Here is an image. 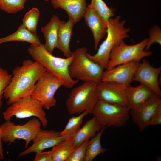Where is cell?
Returning a JSON list of instances; mask_svg holds the SVG:
<instances>
[{
    "instance_id": "1",
    "label": "cell",
    "mask_w": 161,
    "mask_h": 161,
    "mask_svg": "<svg viewBox=\"0 0 161 161\" xmlns=\"http://www.w3.org/2000/svg\"><path fill=\"white\" fill-rule=\"evenodd\" d=\"M46 69L39 62L28 59L22 65L12 71L11 81L5 89L3 96L10 105L24 97L31 96L35 83Z\"/></svg>"
},
{
    "instance_id": "2",
    "label": "cell",
    "mask_w": 161,
    "mask_h": 161,
    "mask_svg": "<svg viewBox=\"0 0 161 161\" xmlns=\"http://www.w3.org/2000/svg\"><path fill=\"white\" fill-rule=\"evenodd\" d=\"M27 51L34 60L39 62L46 71L60 80L66 88H72L78 82V80H74L70 77L69 72V66L73 57V52L68 58L56 57L48 52L41 43L37 46L31 44Z\"/></svg>"
},
{
    "instance_id": "3",
    "label": "cell",
    "mask_w": 161,
    "mask_h": 161,
    "mask_svg": "<svg viewBox=\"0 0 161 161\" xmlns=\"http://www.w3.org/2000/svg\"><path fill=\"white\" fill-rule=\"evenodd\" d=\"M120 19L121 16L119 15L110 18L106 24V37L100 46L97 52L94 55L86 53L88 58L104 69H106L112 48L121 41L129 37L128 33L130 28L124 27L126 20L121 21Z\"/></svg>"
},
{
    "instance_id": "4",
    "label": "cell",
    "mask_w": 161,
    "mask_h": 161,
    "mask_svg": "<svg viewBox=\"0 0 161 161\" xmlns=\"http://www.w3.org/2000/svg\"><path fill=\"white\" fill-rule=\"evenodd\" d=\"M98 84L92 81H85L81 85L73 88L66 100V105L70 114H80L85 111L92 114L98 100Z\"/></svg>"
},
{
    "instance_id": "5",
    "label": "cell",
    "mask_w": 161,
    "mask_h": 161,
    "mask_svg": "<svg viewBox=\"0 0 161 161\" xmlns=\"http://www.w3.org/2000/svg\"><path fill=\"white\" fill-rule=\"evenodd\" d=\"M73 52V59L69 68L70 77L78 80L100 83L104 69L87 57L86 48L81 47Z\"/></svg>"
},
{
    "instance_id": "6",
    "label": "cell",
    "mask_w": 161,
    "mask_h": 161,
    "mask_svg": "<svg viewBox=\"0 0 161 161\" xmlns=\"http://www.w3.org/2000/svg\"><path fill=\"white\" fill-rule=\"evenodd\" d=\"M130 109L127 106L98 100L92 114L102 127L125 126L130 117Z\"/></svg>"
},
{
    "instance_id": "7",
    "label": "cell",
    "mask_w": 161,
    "mask_h": 161,
    "mask_svg": "<svg viewBox=\"0 0 161 161\" xmlns=\"http://www.w3.org/2000/svg\"><path fill=\"white\" fill-rule=\"evenodd\" d=\"M148 41V38H145L136 44L129 45L123 40L121 41L112 50L106 69L133 61H140L143 58L151 56V51L145 50Z\"/></svg>"
},
{
    "instance_id": "8",
    "label": "cell",
    "mask_w": 161,
    "mask_h": 161,
    "mask_svg": "<svg viewBox=\"0 0 161 161\" xmlns=\"http://www.w3.org/2000/svg\"><path fill=\"white\" fill-rule=\"evenodd\" d=\"M41 125L40 120L35 117L22 125H16L10 120H6L0 125L1 140L5 143H11L16 139H23L25 142V148H27L41 129Z\"/></svg>"
},
{
    "instance_id": "9",
    "label": "cell",
    "mask_w": 161,
    "mask_h": 161,
    "mask_svg": "<svg viewBox=\"0 0 161 161\" xmlns=\"http://www.w3.org/2000/svg\"><path fill=\"white\" fill-rule=\"evenodd\" d=\"M43 108L39 103L29 96L12 103L2 114L4 119L6 121L10 120L13 116L16 119H20L36 117L44 128L47 125L48 121Z\"/></svg>"
},
{
    "instance_id": "10",
    "label": "cell",
    "mask_w": 161,
    "mask_h": 161,
    "mask_svg": "<svg viewBox=\"0 0 161 161\" xmlns=\"http://www.w3.org/2000/svg\"><path fill=\"white\" fill-rule=\"evenodd\" d=\"M61 81L47 71L40 77L35 84L31 97L48 110L56 105L55 93L61 86Z\"/></svg>"
},
{
    "instance_id": "11",
    "label": "cell",
    "mask_w": 161,
    "mask_h": 161,
    "mask_svg": "<svg viewBox=\"0 0 161 161\" xmlns=\"http://www.w3.org/2000/svg\"><path fill=\"white\" fill-rule=\"evenodd\" d=\"M160 97L154 94L138 107L130 110V115L133 121L140 131L150 126V123L153 117L161 109Z\"/></svg>"
},
{
    "instance_id": "12",
    "label": "cell",
    "mask_w": 161,
    "mask_h": 161,
    "mask_svg": "<svg viewBox=\"0 0 161 161\" xmlns=\"http://www.w3.org/2000/svg\"><path fill=\"white\" fill-rule=\"evenodd\" d=\"M161 72V67H154L149 61L143 59L136 71L133 81L139 82L146 85L155 95L161 97V90L158 80Z\"/></svg>"
},
{
    "instance_id": "13",
    "label": "cell",
    "mask_w": 161,
    "mask_h": 161,
    "mask_svg": "<svg viewBox=\"0 0 161 161\" xmlns=\"http://www.w3.org/2000/svg\"><path fill=\"white\" fill-rule=\"evenodd\" d=\"M140 61H133L106 69L103 73L101 82H109L128 85L133 81Z\"/></svg>"
},
{
    "instance_id": "14",
    "label": "cell",
    "mask_w": 161,
    "mask_h": 161,
    "mask_svg": "<svg viewBox=\"0 0 161 161\" xmlns=\"http://www.w3.org/2000/svg\"><path fill=\"white\" fill-rule=\"evenodd\" d=\"M128 86L112 82H101L97 86L98 100L128 106L126 94Z\"/></svg>"
},
{
    "instance_id": "15",
    "label": "cell",
    "mask_w": 161,
    "mask_h": 161,
    "mask_svg": "<svg viewBox=\"0 0 161 161\" xmlns=\"http://www.w3.org/2000/svg\"><path fill=\"white\" fill-rule=\"evenodd\" d=\"M59 132L53 130L41 129L32 140L33 144L26 150L20 152L18 157L25 156L31 153H37L53 147L58 143L66 140Z\"/></svg>"
},
{
    "instance_id": "16",
    "label": "cell",
    "mask_w": 161,
    "mask_h": 161,
    "mask_svg": "<svg viewBox=\"0 0 161 161\" xmlns=\"http://www.w3.org/2000/svg\"><path fill=\"white\" fill-rule=\"evenodd\" d=\"M83 17L86 24L92 32L94 41V49L97 50L100 41L106 35L107 26L89 4Z\"/></svg>"
},
{
    "instance_id": "17",
    "label": "cell",
    "mask_w": 161,
    "mask_h": 161,
    "mask_svg": "<svg viewBox=\"0 0 161 161\" xmlns=\"http://www.w3.org/2000/svg\"><path fill=\"white\" fill-rule=\"evenodd\" d=\"M50 0L54 8H60L65 11L75 24L83 17L87 7L86 0Z\"/></svg>"
},
{
    "instance_id": "18",
    "label": "cell",
    "mask_w": 161,
    "mask_h": 161,
    "mask_svg": "<svg viewBox=\"0 0 161 161\" xmlns=\"http://www.w3.org/2000/svg\"><path fill=\"white\" fill-rule=\"evenodd\" d=\"M126 94L127 106L131 110L142 104L155 94L148 86L140 84L136 87L132 86L130 84L127 86Z\"/></svg>"
},
{
    "instance_id": "19",
    "label": "cell",
    "mask_w": 161,
    "mask_h": 161,
    "mask_svg": "<svg viewBox=\"0 0 161 161\" xmlns=\"http://www.w3.org/2000/svg\"><path fill=\"white\" fill-rule=\"evenodd\" d=\"M62 22L56 15H52L49 21L41 30L43 33L45 42L44 45L46 49L52 54L56 48L58 41L59 28Z\"/></svg>"
},
{
    "instance_id": "20",
    "label": "cell",
    "mask_w": 161,
    "mask_h": 161,
    "mask_svg": "<svg viewBox=\"0 0 161 161\" xmlns=\"http://www.w3.org/2000/svg\"><path fill=\"white\" fill-rule=\"evenodd\" d=\"M74 24L72 20L69 18L66 22L62 21L59 28L56 48L63 52L66 58L70 57L72 54L69 45Z\"/></svg>"
},
{
    "instance_id": "21",
    "label": "cell",
    "mask_w": 161,
    "mask_h": 161,
    "mask_svg": "<svg viewBox=\"0 0 161 161\" xmlns=\"http://www.w3.org/2000/svg\"><path fill=\"white\" fill-rule=\"evenodd\" d=\"M103 127L94 116L87 120L72 137L75 146L95 136Z\"/></svg>"
},
{
    "instance_id": "22",
    "label": "cell",
    "mask_w": 161,
    "mask_h": 161,
    "mask_svg": "<svg viewBox=\"0 0 161 161\" xmlns=\"http://www.w3.org/2000/svg\"><path fill=\"white\" fill-rule=\"evenodd\" d=\"M19 41L29 42L37 46L41 44L38 37L29 31L21 24L17 31L7 37L0 38V44L11 41Z\"/></svg>"
},
{
    "instance_id": "23",
    "label": "cell",
    "mask_w": 161,
    "mask_h": 161,
    "mask_svg": "<svg viewBox=\"0 0 161 161\" xmlns=\"http://www.w3.org/2000/svg\"><path fill=\"white\" fill-rule=\"evenodd\" d=\"M75 147L72 138L58 143L51 151L52 161H66Z\"/></svg>"
},
{
    "instance_id": "24",
    "label": "cell",
    "mask_w": 161,
    "mask_h": 161,
    "mask_svg": "<svg viewBox=\"0 0 161 161\" xmlns=\"http://www.w3.org/2000/svg\"><path fill=\"white\" fill-rule=\"evenodd\" d=\"M106 127H103L95 135L89 140L87 145L84 161H92L97 155L107 151L106 148L102 147L100 140L103 133Z\"/></svg>"
},
{
    "instance_id": "25",
    "label": "cell",
    "mask_w": 161,
    "mask_h": 161,
    "mask_svg": "<svg viewBox=\"0 0 161 161\" xmlns=\"http://www.w3.org/2000/svg\"><path fill=\"white\" fill-rule=\"evenodd\" d=\"M88 114V112L85 111L78 116L69 118L64 129L59 132L60 135L66 139L72 138L80 128L83 118Z\"/></svg>"
},
{
    "instance_id": "26",
    "label": "cell",
    "mask_w": 161,
    "mask_h": 161,
    "mask_svg": "<svg viewBox=\"0 0 161 161\" xmlns=\"http://www.w3.org/2000/svg\"><path fill=\"white\" fill-rule=\"evenodd\" d=\"M89 5L95 11L106 25L109 19L115 16L116 9L109 8L103 0H91Z\"/></svg>"
},
{
    "instance_id": "27",
    "label": "cell",
    "mask_w": 161,
    "mask_h": 161,
    "mask_svg": "<svg viewBox=\"0 0 161 161\" xmlns=\"http://www.w3.org/2000/svg\"><path fill=\"white\" fill-rule=\"evenodd\" d=\"M40 12L36 8H33L27 12L23 19L22 25L31 33L35 35Z\"/></svg>"
},
{
    "instance_id": "28",
    "label": "cell",
    "mask_w": 161,
    "mask_h": 161,
    "mask_svg": "<svg viewBox=\"0 0 161 161\" xmlns=\"http://www.w3.org/2000/svg\"><path fill=\"white\" fill-rule=\"evenodd\" d=\"M26 0H0V8L9 13H15L24 8Z\"/></svg>"
},
{
    "instance_id": "29",
    "label": "cell",
    "mask_w": 161,
    "mask_h": 161,
    "mask_svg": "<svg viewBox=\"0 0 161 161\" xmlns=\"http://www.w3.org/2000/svg\"><path fill=\"white\" fill-rule=\"evenodd\" d=\"M89 140H86L76 147L66 161H84Z\"/></svg>"
},
{
    "instance_id": "30",
    "label": "cell",
    "mask_w": 161,
    "mask_h": 161,
    "mask_svg": "<svg viewBox=\"0 0 161 161\" xmlns=\"http://www.w3.org/2000/svg\"><path fill=\"white\" fill-rule=\"evenodd\" d=\"M12 75L7 70L0 67V109L1 107L4 91L11 81Z\"/></svg>"
},
{
    "instance_id": "31",
    "label": "cell",
    "mask_w": 161,
    "mask_h": 161,
    "mask_svg": "<svg viewBox=\"0 0 161 161\" xmlns=\"http://www.w3.org/2000/svg\"><path fill=\"white\" fill-rule=\"evenodd\" d=\"M149 37L145 49V50L148 51L151 45L154 43L161 45V30L160 27L156 25L153 26L150 30Z\"/></svg>"
},
{
    "instance_id": "32",
    "label": "cell",
    "mask_w": 161,
    "mask_h": 161,
    "mask_svg": "<svg viewBox=\"0 0 161 161\" xmlns=\"http://www.w3.org/2000/svg\"><path fill=\"white\" fill-rule=\"evenodd\" d=\"M34 161H52L51 151L36 153L33 160Z\"/></svg>"
},
{
    "instance_id": "33",
    "label": "cell",
    "mask_w": 161,
    "mask_h": 161,
    "mask_svg": "<svg viewBox=\"0 0 161 161\" xmlns=\"http://www.w3.org/2000/svg\"><path fill=\"white\" fill-rule=\"evenodd\" d=\"M161 124V109L156 113L152 118L150 126H155Z\"/></svg>"
},
{
    "instance_id": "34",
    "label": "cell",
    "mask_w": 161,
    "mask_h": 161,
    "mask_svg": "<svg viewBox=\"0 0 161 161\" xmlns=\"http://www.w3.org/2000/svg\"><path fill=\"white\" fill-rule=\"evenodd\" d=\"M1 139L0 132V159L3 160L4 158V150L1 142Z\"/></svg>"
},
{
    "instance_id": "35",
    "label": "cell",
    "mask_w": 161,
    "mask_h": 161,
    "mask_svg": "<svg viewBox=\"0 0 161 161\" xmlns=\"http://www.w3.org/2000/svg\"><path fill=\"white\" fill-rule=\"evenodd\" d=\"M45 1H48L49 0H44Z\"/></svg>"
}]
</instances>
